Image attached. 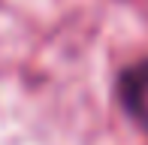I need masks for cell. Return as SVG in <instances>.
Instances as JSON below:
<instances>
[{"instance_id": "6da1fadb", "label": "cell", "mask_w": 148, "mask_h": 145, "mask_svg": "<svg viewBox=\"0 0 148 145\" xmlns=\"http://www.w3.org/2000/svg\"><path fill=\"white\" fill-rule=\"evenodd\" d=\"M118 97L124 103L127 115L142 130H148V61H136L121 72Z\"/></svg>"}]
</instances>
